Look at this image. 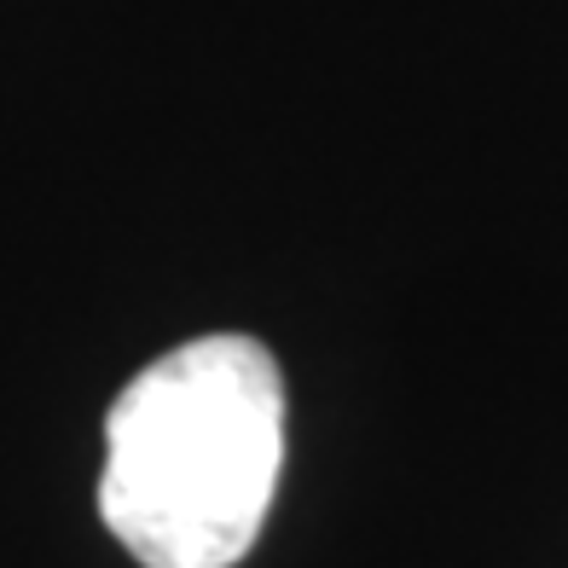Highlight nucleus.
<instances>
[{
	"mask_svg": "<svg viewBox=\"0 0 568 568\" xmlns=\"http://www.w3.org/2000/svg\"><path fill=\"white\" fill-rule=\"evenodd\" d=\"M284 377L255 337H197L111 400L99 516L145 568H232L267 523Z\"/></svg>",
	"mask_w": 568,
	"mask_h": 568,
	"instance_id": "nucleus-1",
	"label": "nucleus"
}]
</instances>
